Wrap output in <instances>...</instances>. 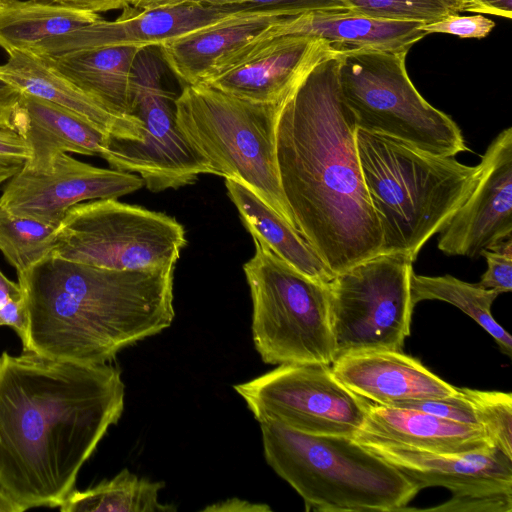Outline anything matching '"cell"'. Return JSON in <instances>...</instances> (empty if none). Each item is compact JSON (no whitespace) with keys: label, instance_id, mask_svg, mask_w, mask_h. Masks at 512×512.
<instances>
[{"label":"cell","instance_id":"d6986e66","mask_svg":"<svg viewBox=\"0 0 512 512\" xmlns=\"http://www.w3.org/2000/svg\"><path fill=\"white\" fill-rule=\"evenodd\" d=\"M422 22L368 17L351 10H317L281 18L253 41L297 35L321 39L338 51L408 50L426 36Z\"/></svg>","mask_w":512,"mask_h":512},{"label":"cell","instance_id":"4fadbf2b","mask_svg":"<svg viewBox=\"0 0 512 512\" xmlns=\"http://www.w3.org/2000/svg\"><path fill=\"white\" fill-rule=\"evenodd\" d=\"M353 439L394 466L419 491L435 486L451 491L448 501L417 509L419 511L512 510V459L496 448L464 454H440L406 447L363 431Z\"/></svg>","mask_w":512,"mask_h":512},{"label":"cell","instance_id":"7a4b0ae2","mask_svg":"<svg viewBox=\"0 0 512 512\" xmlns=\"http://www.w3.org/2000/svg\"><path fill=\"white\" fill-rule=\"evenodd\" d=\"M341 51L317 62L283 102L276 159L298 231L338 274L381 252V229L364 183L356 125L339 85Z\"/></svg>","mask_w":512,"mask_h":512},{"label":"cell","instance_id":"d590c367","mask_svg":"<svg viewBox=\"0 0 512 512\" xmlns=\"http://www.w3.org/2000/svg\"><path fill=\"white\" fill-rule=\"evenodd\" d=\"M29 157V149L19 133L0 129V184L19 173Z\"/></svg>","mask_w":512,"mask_h":512},{"label":"cell","instance_id":"836d02e7","mask_svg":"<svg viewBox=\"0 0 512 512\" xmlns=\"http://www.w3.org/2000/svg\"><path fill=\"white\" fill-rule=\"evenodd\" d=\"M392 407L416 409L445 419L480 425L471 402L461 388H458L456 394L448 397L408 401Z\"/></svg>","mask_w":512,"mask_h":512},{"label":"cell","instance_id":"f546056e","mask_svg":"<svg viewBox=\"0 0 512 512\" xmlns=\"http://www.w3.org/2000/svg\"><path fill=\"white\" fill-rule=\"evenodd\" d=\"M356 13L379 19L430 23L460 12L478 13L473 0H345Z\"/></svg>","mask_w":512,"mask_h":512},{"label":"cell","instance_id":"7402d4cb","mask_svg":"<svg viewBox=\"0 0 512 512\" xmlns=\"http://www.w3.org/2000/svg\"><path fill=\"white\" fill-rule=\"evenodd\" d=\"M0 65V77L21 93L49 101L83 117L109 136L140 140L141 121L133 116L114 114L52 69L34 53L14 51Z\"/></svg>","mask_w":512,"mask_h":512},{"label":"cell","instance_id":"4dcf8cb0","mask_svg":"<svg viewBox=\"0 0 512 512\" xmlns=\"http://www.w3.org/2000/svg\"><path fill=\"white\" fill-rule=\"evenodd\" d=\"M493 447L512 459V394L461 388Z\"/></svg>","mask_w":512,"mask_h":512},{"label":"cell","instance_id":"e0dca14e","mask_svg":"<svg viewBox=\"0 0 512 512\" xmlns=\"http://www.w3.org/2000/svg\"><path fill=\"white\" fill-rule=\"evenodd\" d=\"M223 8L188 2L155 9L124 8L113 21L103 18L66 34L45 40L30 51L54 57L70 51L115 45H160L236 14Z\"/></svg>","mask_w":512,"mask_h":512},{"label":"cell","instance_id":"277c9868","mask_svg":"<svg viewBox=\"0 0 512 512\" xmlns=\"http://www.w3.org/2000/svg\"><path fill=\"white\" fill-rule=\"evenodd\" d=\"M355 139L381 229L380 253H404L415 261L424 244L442 231L473 190L477 166L358 128Z\"/></svg>","mask_w":512,"mask_h":512},{"label":"cell","instance_id":"9c48e42d","mask_svg":"<svg viewBox=\"0 0 512 512\" xmlns=\"http://www.w3.org/2000/svg\"><path fill=\"white\" fill-rule=\"evenodd\" d=\"M186 243L175 218L106 198L67 211L52 256L106 269L150 271L175 267Z\"/></svg>","mask_w":512,"mask_h":512},{"label":"cell","instance_id":"e575fe53","mask_svg":"<svg viewBox=\"0 0 512 512\" xmlns=\"http://www.w3.org/2000/svg\"><path fill=\"white\" fill-rule=\"evenodd\" d=\"M495 23L481 14L461 16L458 13L449 14L430 23H422L419 30L425 34L444 33L461 38H483L494 28Z\"/></svg>","mask_w":512,"mask_h":512},{"label":"cell","instance_id":"ba28073f","mask_svg":"<svg viewBox=\"0 0 512 512\" xmlns=\"http://www.w3.org/2000/svg\"><path fill=\"white\" fill-rule=\"evenodd\" d=\"M408 50L341 51L339 85L356 128L384 134L439 156L468 151L455 121L429 104L406 70Z\"/></svg>","mask_w":512,"mask_h":512},{"label":"cell","instance_id":"1f68e13d","mask_svg":"<svg viewBox=\"0 0 512 512\" xmlns=\"http://www.w3.org/2000/svg\"><path fill=\"white\" fill-rule=\"evenodd\" d=\"M235 12H266L294 16L317 10H350L345 0H194Z\"/></svg>","mask_w":512,"mask_h":512},{"label":"cell","instance_id":"7c38bea8","mask_svg":"<svg viewBox=\"0 0 512 512\" xmlns=\"http://www.w3.org/2000/svg\"><path fill=\"white\" fill-rule=\"evenodd\" d=\"M234 390L259 423L309 435L353 438L370 404L344 386L331 365L281 364Z\"/></svg>","mask_w":512,"mask_h":512},{"label":"cell","instance_id":"52a82bcc","mask_svg":"<svg viewBox=\"0 0 512 512\" xmlns=\"http://www.w3.org/2000/svg\"><path fill=\"white\" fill-rule=\"evenodd\" d=\"M243 266L250 289L252 336L264 363L331 365L337 357L329 284L315 281L257 240Z\"/></svg>","mask_w":512,"mask_h":512},{"label":"cell","instance_id":"3957f363","mask_svg":"<svg viewBox=\"0 0 512 512\" xmlns=\"http://www.w3.org/2000/svg\"><path fill=\"white\" fill-rule=\"evenodd\" d=\"M174 269L113 270L48 257L18 276L27 315L23 352L108 363L171 326Z\"/></svg>","mask_w":512,"mask_h":512},{"label":"cell","instance_id":"ab89813d","mask_svg":"<svg viewBox=\"0 0 512 512\" xmlns=\"http://www.w3.org/2000/svg\"><path fill=\"white\" fill-rule=\"evenodd\" d=\"M203 511H228V512H243V511H271L270 507L265 504L250 503L238 498L227 499L223 502L210 505L203 509Z\"/></svg>","mask_w":512,"mask_h":512},{"label":"cell","instance_id":"f1b7e54d","mask_svg":"<svg viewBox=\"0 0 512 512\" xmlns=\"http://www.w3.org/2000/svg\"><path fill=\"white\" fill-rule=\"evenodd\" d=\"M57 226L15 215L0 206V251L22 275L52 256Z\"/></svg>","mask_w":512,"mask_h":512},{"label":"cell","instance_id":"5b68a950","mask_svg":"<svg viewBox=\"0 0 512 512\" xmlns=\"http://www.w3.org/2000/svg\"><path fill=\"white\" fill-rule=\"evenodd\" d=\"M259 424L267 463L301 496L306 511L399 512L419 492L409 478L351 437Z\"/></svg>","mask_w":512,"mask_h":512},{"label":"cell","instance_id":"603a6c76","mask_svg":"<svg viewBox=\"0 0 512 512\" xmlns=\"http://www.w3.org/2000/svg\"><path fill=\"white\" fill-rule=\"evenodd\" d=\"M360 431L406 447L440 454H464L493 447L482 426L411 408L369 404Z\"/></svg>","mask_w":512,"mask_h":512},{"label":"cell","instance_id":"f35d334b","mask_svg":"<svg viewBox=\"0 0 512 512\" xmlns=\"http://www.w3.org/2000/svg\"><path fill=\"white\" fill-rule=\"evenodd\" d=\"M46 2L96 14L129 6L128 0H46Z\"/></svg>","mask_w":512,"mask_h":512},{"label":"cell","instance_id":"8fae6325","mask_svg":"<svg viewBox=\"0 0 512 512\" xmlns=\"http://www.w3.org/2000/svg\"><path fill=\"white\" fill-rule=\"evenodd\" d=\"M414 260L379 253L329 283L330 321L337 356L366 349L401 351L410 335Z\"/></svg>","mask_w":512,"mask_h":512},{"label":"cell","instance_id":"8d00e7d4","mask_svg":"<svg viewBox=\"0 0 512 512\" xmlns=\"http://www.w3.org/2000/svg\"><path fill=\"white\" fill-rule=\"evenodd\" d=\"M21 92L0 77V129L15 130V116Z\"/></svg>","mask_w":512,"mask_h":512},{"label":"cell","instance_id":"74e56055","mask_svg":"<svg viewBox=\"0 0 512 512\" xmlns=\"http://www.w3.org/2000/svg\"><path fill=\"white\" fill-rule=\"evenodd\" d=\"M0 326H9L15 330L22 344L26 339L27 315L24 294L0 308Z\"/></svg>","mask_w":512,"mask_h":512},{"label":"cell","instance_id":"8992f818","mask_svg":"<svg viewBox=\"0 0 512 512\" xmlns=\"http://www.w3.org/2000/svg\"><path fill=\"white\" fill-rule=\"evenodd\" d=\"M175 104L182 136L212 173L246 186L298 231L276 159L283 103L251 102L196 84L184 85Z\"/></svg>","mask_w":512,"mask_h":512},{"label":"cell","instance_id":"f6af8a7d","mask_svg":"<svg viewBox=\"0 0 512 512\" xmlns=\"http://www.w3.org/2000/svg\"><path fill=\"white\" fill-rule=\"evenodd\" d=\"M2 1H9V0H0V2H2Z\"/></svg>","mask_w":512,"mask_h":512},{"label":"cell","instance_id":"83f0119b","mask_svg":"<svg viewBox=\"0 0 512 512\" xmlns=\"http://www.w3.org/2000/svg\"><path fill=\"white\" fill-rule=\"evenodd\" d=\"M411 300L415 306L423 300H440L459 308L487 333L500 350L511 357L512 338L491 314V307L498 293L455 278L451 275L423 276L411 275Z\"/></svg>","mask_w":512,"mask_h":512},{"label":"cell","instance_id":"60d3db41","mask_svg":"<svg viewBox=\"0 0 512 512\" xmlns=\"http://www.w3.org/2000/svg\"><path fill=\"white\" fill-rule=\"evenodd\" d=\"M479 14H492L510 19L512 16V0H473Z\"/></svg>","mask_w":512,"mask_h":512},{"label":"cell","instance_id":"9a60e30c","mask_svg":"<svg viewBox=\"0 0 512 512\" xmlns=\"http://www.w3.org/2000/svg\"><path fill=\"white\" fill-rule=\"evenodd\" d=\"M477 182L440 232L438 249L479 257L512 237V128L502 130L477 165Z\"/></svg>","mask_w":512,"mask_h":512},{"label":"cell","instance_id":"d6a6232c","mask_svg":"<svg viewBox=\"0 0 512 512\" xmlns=\"http://www.w3.org/2000/svg\"><path fill=\"white\" fill-rule=\"evenodd\" d=\"M481 256L487 262V269L477 284L498 294L510 292L512 290V237L483 250Z\"/></svg>","mask_w":512,"mask_h":512},{"label":"cell","instance_id":"cb8c5ba5","mask_svg":"<svg viewBox=\"0 0 512 512\" xmlns=\"http://www.w3.org/2000/svg\"><path fill=\"white\" fill-rule=\"evenodd\" d=\"M142 47L101 46L42 58L52 69L108 111L131 116V69Z\"/></svg>","mask_w":512,"mask_h":512},{"label":"cell","instance_id":"ffe728a7","mask_svg":"<svg viewBox=\"0 0 512 512\" xmlns=\"http://www.w3.org/2000/svg\"><path fill=\"white\" fill-rule=\"evenodd\" d=\"M283 17L287 16L242 12L159 47L168 69L183 85L202 84L220 74L237 53Z\"/></svg>","mask_w":512,"mask_h":512},{"label":"cell","instance_id":"ac0fdd59","mask_svg":"<svg viewBox=\"0 0 512 512\" xmlns=\"http://www.w3.org/2000/svg\"><path fill=\"white\" fill-rule=\"evenodd\" d=\"M331 370L356 395L382 406L443 398L458 392L457 387L429 371L420 361L396 350L347 352L336 357Z\"/></svg>","mask_w":512,"mask_h":512},{"label":"cell","instance_id":"4316f807","mask_svg":"<svg viewBox=\"0 0 512 512\" xmlns=\"http://www.w3.org/2000/svg\"><path fill=\"white\" fill-rule=\"evenodd\" d=\"M164 485L123 469L94 487L84 491L73 489L58 508L62 512H174L175 506L158 500Z\"/></svg>","mask_w":512,"mask_h":512},{"label":"cell","instance_id":"484cf974","mask_svg":"<svg viewBox=\"0 0 512 512\" xmlns=\"http://www.w3.org/2000/svg\"><path fill=\"white\" fill-rule=\"evenodd\" d=\"M102 19L41 0L0 2V47L8 54L30 51L35 45Z\"/></svg>","mask_w":512,"mask_h":512},{"label":"cell","instance_id":"d4e9b609","mask_svg":"<svg viewBox=\"0 0 512 512\" xmlns=\"http://www.w3.org/2000/svg\"><path fill=\"white\" fill-rule=\"evenodd\" d=\"M231 201L253 237L305 276L329 284L335 273L321 260L304 237L276 211L243 184L225 179Z\"/></svg>","mask_w":512,"mask_h":512},{"label":"cell","instance_id":"5bb4252c","mask_svg":"<svg viewBox=\"0 0 512 512\" xmlns=\"http://www.w3.org/2000/svg\"><path fill=\"white\" fill-rule=\"evenodd\" d=\"M143 186L138 174L95 167L61 153L48 174L22 169L13 176L3 189L0 206L58 227L67 211L79 203L117 199Z\"/></svg>","mask_w":512,"mask_h":512},{"label":"cell","instance_id":"44dd1931","mask_svg":"<svg viewBox=\"0 0 512 512\" xmlns=\"http://www.w3.org/2000/svg\"><path fill=\"white\" fill-rule=\"evenodd\" d=\"M15 131L29 149L23 169L36 174L50 173L61 153L103 157L110 137L76 113L25 93H21Z\"/></svg>","mask_w":512,"mask_h":512},{"label":"cell","instance_id":"6da1fadb","mask_svg":"<svg viewBox=\"0 0 512 512\" xmlns=\"http://www.w3.org/2000/svg\"><path fill=\"white\" fill-rule=\"evenodd\" d=\"M118 367L0 356V487L23 510L59 507L124 410Z\"/></svg>","mask_w":512,"mask_h":512},{"label":"cell","instance_id":"ee69618b","mask_svg":"<svg viewBox=\"0 0 512 512\" xmlns=\"http://www.w3.org/2000/svg\"><path fill=\"white\" fill-rule=\"evenodd\" d=\"M23 508L0 487V512H22Z\"/></svg>","mask_w":512,"mask_h":512},{"label":"cell","instance_id":"b9f144b4","mask_svg":"<svg viewBox=\"0 0 512 512\" xmlns=\"http://www.w3.org/2000/svg\"><path fill=\"white\" fill-rule=\"evenodd\" d=\"M23 296L19 283L9 280L0 270V308Z\"/></svg>","mask_w":512,"mask_h":512},{"label":"cell","instance_id":"30bf717a","mask_svg":"<svg viewBox=\"0 0 512 512\" xmlns=\"http://www.w3.org/2000/svg\"><path fill=\"white\" fill-rule=\"evenodd\" d=\"M167 65L159 45L143 46L130 78V115L142 124L140 140L110 136L102 157L111 168L137 173L152 192L194 183L213 174L182 136L176 119L177 96L164 84Z\"/></svg>","mask_w":512,"mask_h":512},{"label":"cell","instance_id":"7bdbcfd3","mask_svg":"<svg viewBox=\"0 0 512 512\" xmlns=\"http://www.w3.org/2000/svg\"><path fill=\"white\" fill-rule=\"evenodd\" d=\"M194 0H128L129 6L137 9H155L181 5Z\"/></svg>","mask_w":512,"mask_h":512},{"label":"cell","instance_id":"2e32d148","mask_svg":"<svg viewBox=\"0 0 512 512\" xmlns=\"http://www.w3.org/2000/svg\"><path fill=\"white\" fill-rule=\"evenodd\" d=\"M334 48L324 40L297 35L250 43L224 70L205 83L257 103H283L304 75Z\"/></svg>","mask_w":512,"mask_h":512}]
</instances>
